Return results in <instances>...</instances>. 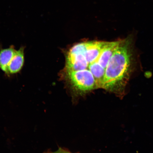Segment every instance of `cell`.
Returning <instances> with one entry per match:
<instances>
[{
	"instance_id": "1",
	"label": "cell",
	"mask_w": 153,
	"mask_h": 153,
	"mask_svg": "<svg viewBox=\"0 0 153 153\" xmlns=\"http://www.w3.org/2000/svg\"><path fill=\"white\" fill-rule=\"evenodd\" d=\"M133 40L131 36L120 43L106 67L102 89L122 98L133 69Z\"/></svg>"
},
{
	"instance_id": "2",
	"label": "cell",
	"mask_w": 153,
	"mask_h": 153,
	"mask_svg": "<svg viewBox=\"0 0 153 153\" xmlns=\"http://www.w3.org/2000/svg\"><path fill=\"white\" fill-rule=\"evenodd\" d=\"M68 79L74 89L84 93L97 89L94 77L87 70L66 72Z\"/></svg>"
},
{
	"instance_id": "3",
	"label": "cell",
	"mask_w": 153,
	"mask_h": 153,
	"mask_svg": "<svg viewBox=\"0 0 153 153\" xmlns=\"http://www.w3.org/2000/svg\"><path fill=\"white\" fill-rule=\"evenodd\" d=\"M24 47L16 51L12 60L7 67L6 74L7 75L16 74L20 72L24 66L25 57Z\"/></svg>"
},
{
	"instance_id": "4",
	"label": "cell",
	"mask_w": 153,
	"mask_h": 153,
	"mask_svg": "<svg viewBox=\"0 0 153 153\" xmlns=\"http://www.w3.org/2000/svg\"><path fill=\"white\" fill-rule=\"evenodd\" d=\"M16 50L13 46L0 51V68L7 73V67L14 56Z\"/></svg>"
},
{
	"instance_id": "5",
	"label": "cell",
	"mask_w": 153,
	"mask_h": 153,
	"mask_svg": "<svg viewBox=\"0 0 153 153\" xmlns=\"http://www.w3.org/2000/svg\"><path fill=\"white\" fill-rule=\"evenodd\" d=\"M53 153H58V152H57H57H55Z\"/></svg>"
}]
</instances>
